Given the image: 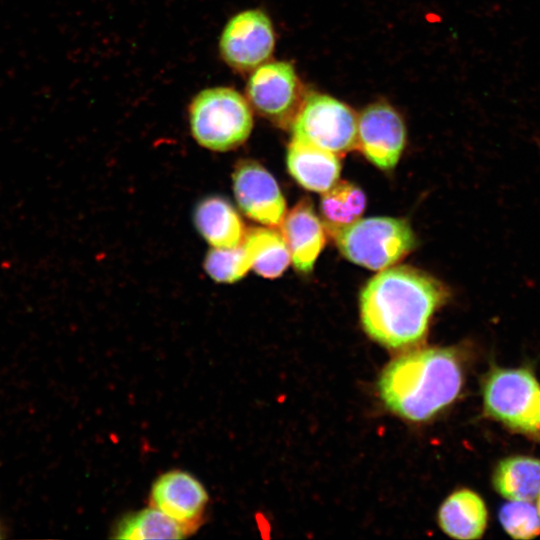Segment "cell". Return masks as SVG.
<instances>
[{
	"label": "cell",
	"instance_id": "1",
	"mask_svg": "<svg viewBox=\"0 0 540 540\" xmlns=\"http://www.w3.org/2000/svg\"><path fill=\"white\" fill-rule=\"evenodd\" d=\"M448 298L436 278L410 266L381 270L360 294V318L368 336L393 349L418 343L435 311Z\"/></svg>",
	"mask_w": 540,
	"mask_h": 540
},
{
	"label": "cell",
	"instance_id": "2",
	"mask_svg": "<svg viewBox=\"0 0 540 540\" xmlns=\"http://www.w3.org/2000/svg\"><path fill=\"white\" fill-rule=\"evenodd\" d=\"M463 380L455 350L424 348L392 360L380 375L378 391L391 412L409 421L423 422L455 401Z\"/></svg>",
	"mask_w": 540,
	"mask_h": 540
},
{
	"label": "cell",
	"instance_id": "3",
	"mask_svg": "<svg viewBox=\"0 0 540 540\" xmlns=\"http://www.w3.org/2000/svg\"><path fill=\"white\" fill-rule=\"evenodd\" d=\"M331 235L345 258L371 270L395 265L417 244L410 224L393 217L358 219Z\"/></svg>",
	"mask_w": 540,
	"mask_h": 540
},
{
	"label": "cell",
	"instance_id": "4",
	"mask_svg": "<svg viewBox=\"0 0 540 540\" xmlns=\"http://www.w3.org/2000/svg\"><path fill=\"white\" fill-rule=\"evenodd\" d=\"M189 121L194 139L219 152L242 145L253 127L248 103L229 87H213L198 93L189 109Z\"/></svg>",
	"mask_w": 540,
	"mask_h": 540
},
{
	"label": "cell",
	"instance_id": "5",
	"mask_svg": "<svg viewBox=\"0 0 540 540\" xmlns=\"http://www.w3.org/2000/svg\"><path fill=\"white\" fill-rule=\"evenodd\" d=\"M485 413L510 430L540 432V384L524 368L493 367L482 382Z\"/></svg>",
	"mask_w": 540,
	"mask_h": 540
},
{
	"label": "cell",
	"instance_id": "6",
	"mask_svg": "<svg viewBox=\"0 0 540 540\" xmlns=\"http://www.w3.org/2000/svg\"><path fill=\"white\" fill-rule=\"evenodd\" d=\"M293 139L343 156L357 147V116L326 94L308 95L292 124Z\"/></svg>",
	"mask_w": 540,
	"mask_h": 540
},
{
	"label": "cell",
	"instance_id": "7",
	"mask_svg": "<svg viewBox=\"0 0 540 540\" xmlns=\"http://www.w3.org/2000/svg\"><path fill=\"white\" fill-rule=\"evenodd\" d=\"M247 96L260 115L280 126L292 124L304 101L299 78L284 61L258 66L247 83Z\"/></svg>",
	"mask_w": 540,
	"mask_h": 540
},
{
	"label": "cell",
	"instance_id": "8",
	"mask_svg": "<svg viewBox=\"0 0 540 540\" xmlns=\"http://www.w3.org/2000/svg\"><path fill=\"white\" fill-rule=\"evenodd\" d=\"M275 33L269 17L260 10H246L226 24L219 43L224 61L234 69L248 71L272 54Z\"/></svg>",
	"mask_w": 540,
	"mask_h": 540
},
{
	"label": "cell",
	"instance_id": "9",
	"mask_svg": "<svg viewBox=\"0 0 540 540\" xmlns=\"http://www.w3.org/2000/svg\"><path fill=\"white\" fill-rule=\"evenodd\" d=\"M406 144V128L400 114L389 104L367 106L357 117V147L381 170L393 169Z\"/></svg>",
	"mask_w": 540,
	"mask_h": 540
},
{
	"label": "cell",
	"instance_id": "10",
	"mask_svg": "<svg viewBox=\"0 0 540 540\" xmlns=\"http://www.w3.org/2000/svg\"><path fill=\"white\" fill-rule=\"evenodd\" d=\"M209 502L204 485L192 474L169 470L153 482L149 504L177 522L189 536L203 523Z\"/></svg>",
	"mask_w": 540,
	"mask_h": 540
},
{
	"label": "cell",
	"instance_id": "11",
	"mask_svg": "<svg viewBox=\"0 0 540 540\" xmlns=\"http://www.w3.org/2000/svg\"><path fill=\"white\" fill-rule=\"evenodd\" d=\"M233 191L241 211L268 227L281 226L286 202L272 174L254 160L240 161L232 175Z\"/></svg>",
	"mask_w": 540,
	"mask_h": 540
},
{
	"label": "cell",
	"instance_id": "12",
	"mask_svg": "<svg viewBox=\"0 0 540 540\" xmlns=\"http://www.w3.org/2000/svg\"><path fill=\"white\" fill-rule=\"evenodd\" d=\"M281 226L293 266L299 272H310L325 245V228L311 202L300 200L285 215Z\"/></svg>",
	"mask_w": 540,
	"mask_h": 540
},
{
	"label": "cell",
	"instance_id": "13",
	"mask_svg": "<svg viewBox=\"0 0 540 540\" xmlns=\"http://www.w3.org/2000/svg\"><path fill=\"white\" fill-rule=\"evenodd\" d=\"M193 221L200 235L213 248L237 247L246 233L243 221L234 206L218 195L200 200L194 209Z\"/></svg>",
	"mask_w": 540,
	"mask_h": 540
},
{
	"label": "cell",
	"instance_id": "14",
	"mask_svg": "<svg viewBox=\"0 0 540 540\" xmlns=\"http://www.w3.org/2000/svg\"><path fill=\"white\" fill-rule=\"evenodd\" d=\"M286 164L290 175L302 187L325 192L339 179V156L292 138L287 150Z\"/></svg>",
	"mask_w": 540,
	"mask_h": 540
},
{
	"label": "cell",
	"instance_id": "15",
	"mask_svg": "<svg viewBox=\"0 0 540 540\" xmlns=\"http://www.w3.org/2000/svg\"><path fill=\"white\" fill-rule=\"evenodd\" d=\"M441 530L448 536L461 539H479L485 532L488 512L483 499L470 489L450 494L437 514Z\"/></svg>",
	"mask_w": 540,
	"mask_h": 540
},
{
	"label": "cell",
	"instance_id": "16",
	"mask_svg": "<svg viewBox=\"0 0 540 540\" xmlns=\"http://www.w3.org/2000/svg\"><path fill=\"white\" fill-rule=\"evenodd\" d=\"M492 482L504 498L533 502L540 495V459L520 455L505 458L497 464Z\"/></svg>",
	"mask_w": 540,
	"mask_h": 540
},
{
	"label": "cell",
	"instance_id": "17",
	"mask_svg": "<svg viewBox=\"0 0 540 540\" xmlns=\"http://www.w3.org/2000/svg\"><path fill=\"white\" fill-rule=\"evenodd\" d=\"M243 244L259 276L274 279L281 276L291 262V256L282 233L272 227H254L246 231Z\"/></svg>",
	"mask_w": 540,
	"mask_h": 540
},
{
	"label": "cell",
	"instance_id": "18",
	"mask_svg": "<svg viewBox=\"0 0 540 540\" xmlns=\"http://www.w3.org/2000/svg\"><path fill=\"white\" fill-rule=\"evenodd\" d=\"M189 534L173 519L155 507L144 508L121 517L112 529L114 539H182Z\"/></svg>",
	"mask_w": 540,
	"mask_h": 540
},
{
	"label": "cell",
	"instance_id": "19",
	"mask_svg": "<svg viewBox=\"0 0 540 540\" xmlns=\"http://www.w3.org/2000/svg\"><path fill=\"white\" fill-rule=\"evenodd\" d=\"M366 197L360 187L352 182L337 181L323 192L320 210L324 225L330 234L360 218L365 210Z\"/></svg>",
	"mask_w": 540,
	"mask_h": 540
},
{
	"label": "cell",
	"instance_id": "20",
	"mask_svg": "<svg viewBox=\"0 0 540 540\" xmlns=\"http://www.w3.org/2000/svg\"><path fill=\"white\" fill-rule=\"evenodd\" d=\"M252 268L250 255L243 242L234 248H212L204 259V269L218 283H234Z\"/></svg>",
	"mask_w": 540,
	"mask_h": 540
},
{
	"label": "cell",
	"instance_id": "21",
	"mask_svg": "<svg viewBox=\"0 0 540 540\" xmlns=\"http://www.w3.org/2000/svg\"><path fill=\"white\" fill-rule=\"evenodd\" d=\"M500 523L514 539H531L540 534V515L532 502L515 501L504 504L499 511Z\"/></svg>",
	"mask_w": 540,
	"mask_h": 540
},
{
	"label": "cell",
	"instance_id": "22",
	"mask_svg": "<svg viewBox=\"0 0 540 540\" xmlns=\"http://www.w3.org/2000/svg\"><path fill=\"white\" fill-rule=\"evenodd\" d=\"M538 503H537V510L539 512V515H540V495L538 496Z\"/></svg>",
	"mask_w": 540,
	"mask_h": 540
},
{
	"label": "cell",
	"instance_id": "23",
	"mask_svg": "<svg viewBox=\"0 0 540 540\" xmlns=\"http://www.w3.org/2000/svg\"><path fill=\"white\" fill-rule=\"evenodd\" d=\"M1 537H2V529H1V527H0V538H1Z\"/></svg>",
	"mask_w": 540,
	"mask_h": 540
}]
</instances>
